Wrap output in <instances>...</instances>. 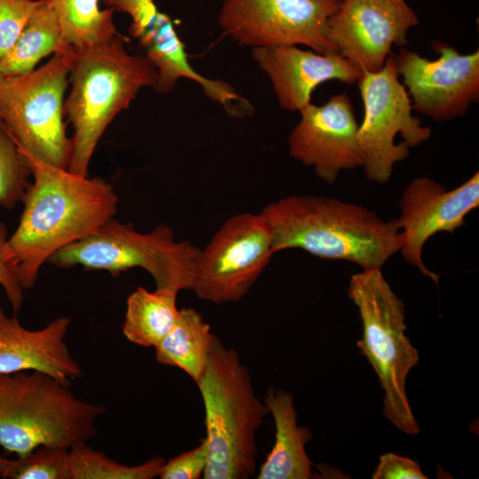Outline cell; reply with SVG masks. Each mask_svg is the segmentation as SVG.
I'll return each mask as SVG.
<instances>
[{
    "mask_svg": "<svg viewBox=\"0 0 479 479\" xmlns=\"http://www.w3.org/2000/svg\"><path fill=\"white\" fill-rule=\"evenodd\" d=\"M70 49L63 40L57 15L42 1L14 44L0 59V75L28 74L43 58Z\"/></svg>",
    "mask_w": 479,
    "mask_h": 479,
    "instance_id": "obj_22",
    "label": "cell"
},
{
    "mask_svg": "<svg viewBox=\"0 0 479 479\" xmlns=\"http://www.w3.org/2000/svg\"><path fill=\"white\" fill-rule=\"evenodd\" d=\"M217 336L202 314L193 308L179 310L176 323L154 347L158 363L185 372L197 384Z\"/></svg>",
    "mask_w": 479,
    "mask_h": 479,
    "instance_id": "obj_20",
    "label": "cell"
},
{
    "mask_svg": "<svg viewBox=\"0 0 479 479\" xmlns=\"http://www.w3.org/2000/svg\"><path fill=\"white\" fill-rule=\"evenodd\" d=\"M75 57L59 51L32 72L0 77V124L23 156L67 169L72 140L66 132L64 97Z\"/></svg>",
    "mask_w": 479,
    "mask_h": 479,
    "instance_id": "obj_8",
    "label": "cell"
},
{
    "mask_svg": "<svg viewBox=\"0 0 479 479\" xmlns=\"http://www.w3.org/2000/svg\"><path fill=\"white\" fill-rule=\"evenodd\" d=\"M373 479H427L420 464L410 458L392 452L384 453L373 475Z\"/></svg>",
    "mask_w": 479,
    "mask_h": 479,
    "instance_id": "obj_31",
    "label": "cell"
},
{
    "mask_svg": "<svg viewBox=\"0 0 479 479\" xmlns=\"http://www.w3.org/2000/svg\"><path fill=\"white\" fill-rule=\"evenodd\" d=\"M252 56L272 84L280 106L300 112L308 106L314 90L323 82L338 80L357 82L362 71L337 51L318 53L297 45L252 49Z\"/></svg>",
    "mask_w": 479,
    "mask_h": 479,
    "instance_id": "obj_16",
    "label": "cell"
},
{
    "mask_svg": "<svg viewBox=\"0 0 479 479\" xmlns=\"http://www.w3.org/2000/svg\"><path fill=\"white\" fill-rule=\"evenodd\" d=\"M125 38L75 51L64 113L73 128L67 169L86 177L97 145L115 116L153 86L156 70L145 55L130 54Z\"/></svg>",
    "mask_w": 479,
    "mask_h": 479,
    "instance_id": "obj_3",
    "label": "cell"
},
{
    "mask_svg": "<svg viewBox=\"0 0 479 479\" xmlns=\"http://www.w3.org/2000/svg\"><path fill=\"white\" fill-rule=\"evenodd\" d=\"M18 463L17 459H9L0 457V477L9 478L12 469Z\"/></svg>",
    "mask_w": 479,
    "mask_h": 479,
    "instance_id": "obj_32",
    "label": "cell"
},
{
    "mask_svg": "<svg viewBox=\"0 0 479 479\" xmlns=\"http://www.w3.org/2000/svg\"><path fill=\"white\" fill-rule=\"evenodd\" d=\"M0 77H1V75H0Z\"/></svg>",
    "mask_w": 479,
    "mask_h": 479,
    "instance_id": "obj_33",
    "label": "cell"
},
{
    "mask_svg": "<svg viewBox=\"0 0 479 479\" xmlns=\"http://www.w3.org/2000/svg\"><path fill=\"white\" fill-rule=\"evenodd\" d=\"M399 205L401 216L396 219L401 233L399 251L407 263L438 284L439 276L422 262V248L437 232L453 233L463 226L465 216L478 208L479 173L452 190L428 177H417L404 190Z\"/></svg>",
    "mask_w": 479,
    "mask_h": 479,
    "instance_id": "obj_15",
    "label": "cell"
},
{
    "mask_svg": "<svg viewBox=\"0 0 479 479\" xmlns=\"http://www.w3.org/2000/svg\"><path fill=\"white\" fill-rule=\"evenodd\" d=\"M42 1L55 12L66 45L75 51L107 43L120 35L114 12L101 8V0Z\"/></svg>",
    "mask_w": 479,
    "mask_h": 479,
    "instance_id": "obj_23",
    "label": "cell"
},
{
    "mask_svg": "<svg viewBox=\"0 0 479 479\" xmlns=\"http://www.w3.org/2000/svg\"><path fill=\"white\" fill-rule=\"evenodd\" d=\"M7 240L6 225L0 221V286L5 292L14 313H18L22 307L24 288L20 284L15 264L7 255Z\"/></svg>",
    "mask_w": 479,
    "mask_h": 479,
    "instance_id": "obj_30",
    "label": "cell"
},
{
    "mask_svg": "<svg viewBox=\"0 0 479 479\" xmlns=\"http://www.w3.org/2000/svg\"><path fill=\"white\" fill-rule=\"evenodd\" d=\"M208 455V441L204 438L193 449L183 452L168 461L161 468V479H199L205 471Z\"/></svg>",
    "mask_w": 479,
    "mask_h": 479,
    "instance_id": "obj_28",
    "label": "cell"
},
{
    "mask_svg": "<svg viewBox=\"0 0 479 479\" xmlns=\"http://www.w3.org/2000/svg\"><path fill=\"white\" fill-rule=\"evenodd\" d=\"M31 170L27 160L0 124V206L12 209L22 202L30 185Z\"/></svg>",
    "mask_w": 479,
    "mask_h": 479,
    "instance_id": "obj_25",
    "label": "cell"
},
{
    "mask_svg": "<svg viewBox=\"0 0 479 479\" xmlns=\"http://www.w3.org/2000/svg\"><path fill=\"white\" fill-rule=\"evenodd\" d=\"M177 293L169 288L148 291L142 287L133 291L126 301L122 324L125 338L138 346H157L178 317Z\"/></svg>",
    "mask_w": 479,
    "mask_h": 479,
    "instance_id": "obj_21",
    "label": "cell"
},
{
    "mask_svg": "<svg viewBox=\"0 0 479 479\" xmlns=\"http://www.w3.org/2000/svg\"><path fill=\"white\" fill-rule=\"evenodd\" d=\"M288 137L289 153L334 185L339 173L364 165L357 139L358 123L349 95L332 96L320 106L310 103Z\"/></svg>",
    "mask_w": 479,
    "mask_h": 479,
    "instance_id": "obj_14",
    "label": "cell"
},
{
    "mask_svg": "<svg viewBox=\"0 0 479 479\" xmlns=\"http://www.w3.org/2000/svg\"><path fill=\"white\" fill-rule=\"evenodd\" d=\"M274 255L271 229L258 214L228 218L200 249L192 291L215 304L240 301Z\"/></svg>",
    "mask_w": 479,
    "mask_h": 479,
    "instance_id": "obj_10",
    "label": "cell"
},
{
    "mask_svg": "<svg viewBox=\"0 0 479 479\" xmlns=\"http://www.w3.org/2000/svg\"><path fill=\"white\" fill-rule=\"evenodd\" d=\"M348 295L362 322L363 335L357 346L373 368L384 393L383 414L401 432L417 435L420 427L405 385L420 357L405 334L404 302L379 269L353 274Z\"/></svg>",
    "mask_w": 479,
    "mask_h": 479,
    "instance_id": "obj_6",
    "label": "cell"
},
{
    "mask_svg": "<svg viewBox=\"0 0 479 479\" xmlns=\"http://www.w3.org/2000/svg\"><path fill=\"white\" fill-rule=\"evenodd\" d=\"M436 59H428L406 47L394 56L413 109L436 122L464 116L479 99V51L461 54L453 46L435 40Z\"/></svg>",
    "mask_w": 479,
    "mask_h": 479,
    "instance_id": "obj_12",
    "label": "cell"
},
{
    "mask_svg": "<svg viewBox=\"0 0 479 479\" xmlns=\"http://www.w3.org/2000/svg\"><path fill=\"white\" fill-rule=\"evenodd\" d=\"M364 119L357 139L364 155L366 177L386 184L394 165L406 159L410 147L427 141L431 129L412 114L409 94L399 81L394 55L376 72L362 71L357 82Z\"/></svg>",
    "mask_w": 479,
    "mask_h": 479,
    "instance_id": "obj_9",
    "label": "cell"
},
{
    "mask_svg": "<svg viewBox=\"0 0 479 479\" xmlns=\"http://www.w3.org/2000/svg\"><path fill=\"white\" fill-rule=\"evenodd\" d=\"M205 410V479H247L256 467V431L269 410L239 353L216 337L197 383Z\"/></svg>",
    "mask_w": 479,
    "mask_h": 479,
    "instance_id": "obj_4",
    "label": "cell"
},
{
    "mask_svg": "<svg viewBox=\"0 0 479 479\" xmlns=\"http://www.w3.org/2000/svg\"><path fill=\"white\" fill-rule=\"evenodd\" d=\"M102 404L40 372L0 373V446L22 459L42 445L70 449L98 435Z\"/></svg>",
    "mask_w": 479,
    "mask_h": 479,
    "instance_id": "obj_5",
    "label": "cell"
},
{
    "mask_svg": "<svg viewBox=\"0 0 479 479\" xmlns=\"http://www.w3.org/2000/svg\"><path fill=\"white\" fill-rule=\"evenodd\" d=\"M70 322L59 317L29 330L0 306V373L40 372L67 384L82 377V367L65 342Z\"/></svg>",
    "mask_w": 479,
    "mask_h": 479,
    "instance_id": "obj_17",
    "label": "cell"
},
{
    "mask_svg": "<svg viewBox=\"0 0 479 479\" xmlns=\"http://www.w3.org/2000/svg\"><path fill=\"white\" fill-rule=\"evenodd\" d=\"M418 23L405 0H341L328 20L327 37L358 69L376 72L394 45H408V31Z\"/></svg>",
    "mask_w": 479,
    "mask_h": 479,
    "instance_id": "obj_13",
    "label": "cell"
},
{
    "mask_svg": "<svg viewBox=\"0 0 479 479\" xmlns=\"http://www.w3.org/2000/svg\"><path fill=\"white\" fill-rule=\"evenodd\" d=\"M23 157L33 182L23 198L18 226L8 238L6 253L26 290L34 287L42 266L52 255L114 217L118 196L101 177L78 176Z\"/></svg>",
    "mask_w": 479,
    "mask_h": 479,
    "instance_id": "obj_1",
    "label": "cell"
},
{
    "mask_svg": "<svg viewBox=\"0 0 479 479\" xmlns=\"http://www.w3.org/2000/svg\"><path fill=\"white\" fill-rule=\"evenodd\" d=\"M12 479H71L68 449L42 445L12 469Z\"/></svg>",
    "mask_w": 479,
    "mask_h": 479,
    "instance_id": "obj_26",
    "label": "cell"
},
{
    "mask_svg": "<svg viewBox=\"0 0 479 479\" xmlns=\"http://www.w3.org/2000/svg\"><path fill=\"white\" fill-rule=\"evenodd\" d=\"M263 403L275 425V443L262 464L258 479H310L312 462L305 445L312 433L297 424V412L291 393L270 387Z\"/></svg>",
    "mask_w": 479,
    "mask_h": 479,
    "instance_id": "obj_19",
    "label": "cell"
},
{
    "mask_svg": "<svg viewBox=\"0 0 479 479\" xmlns=\"http://www.w3.org/2000/svg\"><path fill=\"white\" fill-rule=\"evenodd\" d=\"M200 248L190 240L177 241L173 230L157 225L138 232L130 223L112 218L85 238L56 252L48 263L69 269L106 271L113 276L142 268L153 279L156 288L179 292L192 290Z\"/></svg>",
    "mask_w": 479,
    "mask_h": 479,
    "instance_id": "obj_7",
    "label": "cell"
},
{
    "mask_svg": "<svg viewBox=\"0 0 479 479\" xmlns=\"http://www.w3.org/2000/svg\"><path fill=\"white\" fill-rule=\"evenodd\" d=\"M71 479H153L159 477L165 459L152 458L136 466L115 461L93 450L87 442H79L69 450Z\"/></svg>",
    "mask_w": 479,
    "mask_h": 479,
    "instance_id": "obj_24",
    "label": "cell"
},
{
    "mask_svg": "<svg viewBox=\"0 0 479 479\" xmlns=\"http://www.w3.org/2000/svg\"><path fill=\"white\" fill-rule=\"evenodd\" d=\"M340 1L224 0L218 25L240 46L302 45L318 53L337 51L327 37V24Z\"/></svg>",
    "mask_w": 479,
    "mask_h": 479,
    "instance_id": "obj_11",
    "label": "cell"
},
{
    "mask_svg": "<svg viewBox=\"0 0 479 479\" xmlns=\"http://www.w3.org/2000/svg\"><path fill=\"white\" fill-rule=\"evenodd\" d=\"M42 0H0V59L14 44Z\"/></svg>",
    "mask_w": 479,
    "mask_h": 479,
    "instance_id": "obj_27",
    "label": "cell"
},
{
    "mask_svg": "<svg viewBox=\"0 0 479 479\" xmlns=\"http://www.w3.org/2000/svg\"><path fill=\"white\" fill-rule=\"evenodd\" d=\"M114 12L126 13L131 19L130 34L138 39L153 26L161 12L153 0H106Z\"/></svg>",
    "mask_w": 479,
    "mask_h": 479,
    "instance_id": "obj_29",
    "label": "cell"
},
{
    "mask_svg": "<svg viewBox=\"0 0 479 479\" xmlns=\"http://www.w3.org/2000/svg\"><path fill=\"white\" fill-rule=\"evenodd\" d=\"M259 213L271 229L274 254L300 248L367 271L381 270L400 248L396 219L385 222L363 206L336 198L292 195L267 204Z\"/></svg>",
    "mask_w": 479,
    "mask_h": 479,
    "instance_id": "obj_2",
    "label": "cell"
},
{
    "mask_svg": "<svg viewBox=\"0 0 479 479\" xmlns=\"http://www.w3.org/2000/svg\"><path fill=\"white\" fill-rule=\"evenodd\" d=\"M137 40L156 70L153 87L158 93L171 91L179 79L186 78L200 84L208 97L232 114H234V106L240 105L247 108L249 106L227 82L207 78L194 70L185 44L166 13L161 12L153 26Z\"/></svg>",
    "mask_w": 479,
    "mask_h": 479,
    "instance_id": "obj_18",
    "label": "cell"
}]
</instances>
